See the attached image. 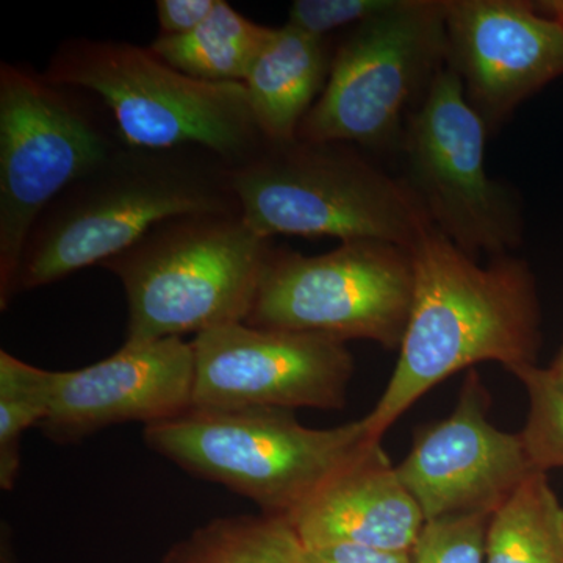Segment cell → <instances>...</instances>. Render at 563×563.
Returning a JSON list of instances; mask_svg holds the SVG:
<instances>
[{"label":"cell","mask_w":563,"mask_h":563,"mask_svg":"<svg viewBox=\"0 0 563 563\" xmlns=\"http://www.w3.org/2000/svg\"><path fill=\"white\" fill-rule=\"evenodd\" d=\"M410 255L412 309L398 363L365 417L377 442L448 377L483 362L515 374L537 365L542 346V310L528 263L507 254L479 265L433 228Z\"/></svg>","instance_id":"cell-1"},{"label":"cell","mask_w":563,"mask_h":563,"mask_svg":"<svg viewBox=\"0 0 563 563\" xmlns=\"http://www.w3.org/2000/svg\"><path fill=\"white\" fill-rule=\"evenodd\" d=\"M240 213L228 169L180 151L114 152L90 176L63 192L31 233L16 292L103 265L152 229L188 214Z\"/></svg>","instance_id":"cell-2"},{"label":"cell","mask_w":563,"mask_h":563,"mask_svg":"<svg viewBox=\"0 0 563 563\" xmlns=\"http://www.w3.org/2000/svg\"><path fill=\"white\" fill-rule=\"evenodd\" d=\"M240 214L265 236L374 240L412 250L433 228L415 192L350 144L265 143L229 168Z\"/></svg>","instance_id":"cell-3"},{"label":"cell","mask_w":563,"mask_h":563,"mask_svg":"<svg viewBox=\"0 0 563 563\" xmlns=\"http://www.w3.org/2000/svg\"><path fill=\"white\" fill-rule=\"evenodd\" d=\"M143 439L192 476L239 493L262 514L287 518L377 442L365 418L312 429L279 407H191L146 426Z\"/></svg>","instance_id":"cell-4"},{"label":"cell","mask_w":563,"mask_h":563,"mask_svg":"<svg viewBox=\"0 0 563 563\" xmlns=\"http://www.w3.org/2000/svg\"><path fill=\"white\" fill-rule=\"evenodd\" d=\"M272 251V239L240 213L188 214L152 229L102 265L128 296L125 343L246 322Z\"/></svg>","instance_id":"cell-5"},{"label":"cell","mask_w":563,"mask_h":563,"mask_svg":"<svg viewBox=\"0 0 563 563\" xmlns=\"http://www.w3.org/2000/svg\"><path fill=\"white\" fill-rule=\"evenodd\" d=\"M44 76L60 87L98 95L132 150L201 147L233 168L266 143L244 84L195 79L150 47L122 41H69Z\"/></svg>","instance_id":"cell-6"},{"label":"cell","mask_w":563,"mask_h":563,"mask_svg":"<svg viewBox=\"0 0 563 563\" xmlns=\"http://www.w3.org/2000/svg\"><path fill=\"white\" fill-rule=\"evenodd\" d=\"M444 3L398 0L352 27L298 139L398 151L407 121L446 66Z\"/></svg>","instance_id":"cell-7"},{"label":"cell","mask_w":563,"mask_h":563,"mask_svg":"<svg viewBox=\"0 0 563 563\" xmlns=\"http://www.w3.org/2000/svg\"><path fill=\"white\" fill-rule=\"evenodd\" d=\"M114 151L65 87L21 66L0 68V307L44 211Z\"/></svg>","instance_id":"cell-8"},{"label":"cell","mask_w":563,"mask_h":563,"mask_svg":"<svg viewBox=\"0 0 563 563\" xmlns=\"http://www.w3.org/2000/svg\"><path fill=\"white\" fill-rule=\"evenodd\" d=\"M487 125L470 106L462 80L444 66L404 129L402 180L433 229L466 255L501 257L523 243L517 192L488 176Z\"/></svg>","instance_id":"cell-9"},{"label":"cell","mask_w":563,"mask_h":563,"mask_svg":"<svg viewBox=\"0 0 563 563\" xmlns=\"http://www.w3.org/2000/svg\"><path fill=\"white\" fill-rule=\"evenodd\" d=\"M413 299L409 250L374 240L320 255L273 247L246 324L399 350Z\"/></svg>","instance_id":"cell-10"},{"label":"cell","mask_w":563,"mask_h":563,"mask_svg":"<svg viewBox=\"0 0 563 563\" xmlns=\"http://www.w3.org/2000/svg\"><path fill=\"white\" fill-rule=\"evenodd\" d=\"M192 407L342 410L354 374L346 342L246 322L198 333Z\"/></svg>","instance_id":"cell-11"},{"label":"cell","mask_w":563,"mask_h":563,"mask_svg":"<svg viewBox=\"0 0 563 563\" xmlns=\"http://www.w3.org/2000/svg\"><path fill=\"white\" fill-rule=\"evenodd\" d=\"M488 409L490 395L479 374L470 372L453 413L418 432L396 466L426 521L492 517L537 473L520 433L493 426Z\"/></svg>","instance_id":"cell-12"},{"label":"cell","mask_w":563,"mask_h":563,"mask_svg":"<svg viewBox=\"0 0 563 563\" xmlns=\"http://www.w3.org/2000/svg\"><path fill=\"white\" fill-rule=\"evenodd\" d=\"M446 66L488 133L563 77V24L525 0H446Z\"/></svg>","instance_id":"cell-13"},{"label":"cell","mask_w":563,"mask_h":563,"mask_svg":"<svg viewBox=\"0 0 563 563\" xmlns=\"http://www.w3.org/2000/svg\"><path fill=\"white\" fill-rule=\"evenodd\" d=\"M195 352L181 339L124 343L90 366L54 372L51 410L40 426L58 443L124 422L144 428L180 417L192 407Z\"/></svg>","instance_id":"cell-14"},{"label":"cell","mask_w":563,"mask_h":563,"mask_svg":"<svg viewBox=\"0 0 563 563\" xmlns=\"http://www.w3.org/2000/svg\"><path fill=\"white\" fill-rule=\"evenodd\" d=\"M288 520L302 548L357 544L409 554L426 523L380 442L369 443Z\"/></svg>","instance_id":"cell-15"},{"label":"cell","mask_w":563,"mask_h":563,"mask_svg":"<svg viewBox=\"0 0 563 563\" xmlns=\"http://www.w3.org/2000/svg\"><path fill=\"white\" fill-rule=\"evenodd\" d=\"M331 65L325 38L290 24L273 29L243 81L252 117L266 143L298 139L302 121L328 84Z\"/></svg>","instance_id":"cell-16"},{"label":"cell","mask_w":563,"mask_h":563,"mask_svg":"<svg viewBox=\"0 0 563 563\" xmlns=\"http://www.w3.org/2000/svg\"><path fill=\"white\" fill-rule=\"evenodd\" d=\"M272 32L218 0L209 20L196 31L184 36H158L150 49L195 79L243 84Z\"/></svg>","instance_id":"cell-17"},{"label":"cell","mask_w":563,"mask_h":563,"mask_svg":"<svg viewBox=\"0 0 563 563\" xmlns=\"http://www.w3.org/2000/svg\"><path fill=\"white\" fill-rule=\"evenodd\" d=\"M485 563H563V506L533 473L488 521Z\"/></svg>","instance_id":"cell-18"},{"label":"cell","mask_w":563,"mask_h":563,"mask_svg":"<svg viewBox=\"0 0 563 563\" xmlns=\"http://www.w3.org/2000/svg\"><path fill=\"white\" fill-rule=\"evenodd\" d=\"M301 551L287 517L235 515L196 529L161 563H299Z\"/></svg>","instance_id":"cell-19"},{"label":"cell","mask_w":563,"mask_h":563,"mask_svg":"<svg viewBox=\"0 0 563 563\" xmlns=\"http://www.w3.org/2000/svg\"><path fill=\"white\" fill-rule=\"evenodd\" d=\"M54 372L0 351V487L11 490L21 472V442L51 410Z\"/></svg>","instance_id":"cell-20"},{"label":"cell","mask_w":563,"mask_h":563,"mask_svg":"<svg viewBox=\"0 0 563 563\" xmlns=\"http://www.w3.org/2000/svg\"><path fill=\"white\" fill-rule=\"evenodd\" d=\"M515 376L529 396L528 421L520 432L526 453L540 473L563 468V390L548 376L547 368L533 365Z\"/></svg>","instance_id":"cell-21"},{"label":"cell","mask_w":563,"mask_h":563,"mask_svg":"<svg viewBox=\"0 0 563 563\" xmlns=\"http://www.w3.org/2000/svg\"><path fill=\"white\" fill-rule=\"evenodd\" d=\"M488 521L484 515L426 521L410 563H485Z\"/></svg>","instance_id":"cell-22"},{"label":"cell","mask_w":563,"mask_h":563,"mask_svg":"<svg viewBox=\"0 0 563 563\" xmlns=\"http://www.w3.org/2000/svg\"><path fill=\"white\" fill-rule=\"evenodd\" d=\"M398 0H296L287 24L309 35L325 38L328 33L347 25H361L391 10Z\"/></svg>","instance_id":"cell-23"},{"label":"cell","mask_w":563,"mask_h":563,"mask_svg":"<svg viewBox=\"0 0 563 563\" xmlns=\"http://www.w3.org/2000/svg\"><path fill=\"white\" fill-rule=\"evenodd\" d=\"M218 0H158L157 10L161 36H184L209 20Z\"/></svg>","instance_id":"cell-24"},{"label":"cell","mask_w":563,"mask_h":563,"mask_svg":"<svg viewBox=\"0 0 563 563\" xmlns=\"http://www.w3.org/2000/svg\"><path fill=\"white\" fill-rule=\"evenodd\" d=\"M299 563H410V554L374 550L357 544H325L302 548Z\"/></svg>","instance_id":"cell-25"},{"label":"cell","mask_w":563,"mask_h":563,"mask_svg":"<svg viewBox=\"0 0 563 563\" xmlns=\"http://www.w3.org/2000/svg\"><path fill=\"white\" fill-rule=\"evenodd\" d=\"M548 376L553 379L554 384H558L559 387L563 390V343L561 350H559L558 355L553 363L547 368Z\"/></svg>","instance_id":"cell-26"},{"label":"cell","mask_w":563,"mask_h":563,"mask_svg":"<svg viewBox=\"0 0 563 563\" xmlns=\"http://www.w3.org/2000/svg\"><path fill=\"white\" fill-rule=\"evenodd\" d=\"M536 3L543 13L550 14L563 24V0H542V2Z\"/></svg>","instance_id":"cell-27"},{"label":"cell","mask_w":563,"mask_h":563,"mask_svg":"<svg viewBox=\"0 0 563 563\" xmlns=\"http://www.w3.org/2000/svg\"><path fill=\"white\" fill-rule=\"evenodd\" d=\"M2 563H14L11 558L10 544H2Z\"/></svg>","instance_id":"cell-28"}]
</instances>
